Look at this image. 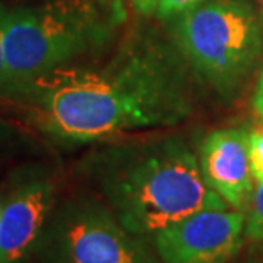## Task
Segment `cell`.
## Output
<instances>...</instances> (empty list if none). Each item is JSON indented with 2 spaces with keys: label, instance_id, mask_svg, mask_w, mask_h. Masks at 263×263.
Wrapping results in <instances>:
<instances>
[{
  "label": "cell",
  "instance_id": "9a60e30c",
  "mask_svg": "<svg viewBox=\"0 0 263 263\" xmlns=\"http://www.w3.org/2000/svg\"><path fill=\"white\" fill-rule=\"evenodd\" d=\"M238 263H263V258H255V256H251V258H245L243 261H238Z\"/></svg>",
  "mask_w": 263,
  "mask_h": 263
},
{
  "label": "cell",
  "instance_id": "8992f818",
  "mask_svg": "<svg viewBox=\"0 0 263 263\" xmlns=\"http://www.w3.org/2000/svg\"><path fill=\"white\" fill-rule=\"evenodd\" d=\"M246 214L205 209L160 229L153 246L161 263H231L245 241Z\"/></svg>",
  "mask_w": 263,
  "mask_h": 263
},
{
  "label": "cell",
  "instance_id": "7c38bea8",
  "mask_svg": "<svg viewBox=\"0 0 263 263\" xmlns=\"http://www.w3.org/2000/svg\"><path fill=\"white\" fill-rule=\"evenodd\" d=\"M134 10L143 15V17H151L153 14H156L160 0H131Z\"/></svg>",
  "mask_w": 263,
  "mask_h": 263
},
{
  "label": "cell",
  "instance_id": "8fae6325",
  "mask_svg": "<svg viewBox=\"0 0 263 263\" xmlns=\"http://www.w3.org/2000/svg\"><path fill=\"white\" fill-rule=\"evenodd\" d=\"M250 155L255 180L263 178V124L250 131Z\"/></svg>",
  "mask_w": 263,
  "mask_h": 263
},
{
  "label": "cell",
  "instance_id": "4fadbf2b",
  "mask_svg": "<svg viewBox=\"0 0 263 263\" xmlns=\"http://www.w3.org/2000/svg\"><path fill=\"white\" fill-rule=\"evenodd\" d=\"M10 85V78L7 71V61H5V48H4V31L0 24V90Z\"/></svg>",
  "mask_w": 263,
  "mask_h": 263
},
{
  "label": "cell",
  "instance_id": "ba28073f",
  "mask_svg": "<svg viewBox=\"0 0 263 263\" xmlns=\"http://www.w3.org/2000/svg\"><path fill=\"white\" fill-rule=\"evenodd\" d=\"M54 207V185L48 178L15 187L0 212V263L29 261Z\"/></svg>",
  "mask_w": 263,
  "mask_h": 263
},
{
  "label": "cell",
  "instance_id": "30bf717a",
  "mask_svg": "<svg viewBox=\"0 0 263 263\" xmlns=\"http://www.w3.org/2000/svg\"><path fill=\"white\" fill-rule=\"evenodd\" d=\"M207 0H160L156 15L160 19H170V17H180V15L197 9Z\"/></svg>",
  "mask_w": 263,
  "mask_h": 263
},
{
  "label": "cell",
  "instance_id": "277c9868",
  "mask_svg": "<svg viewBox=\"0 0 263 263\" xmlns=\"http://www.w3.org/2000/svg\"><path fill=\"white\" fill-rule=\"evenodd\" d=\"M10 83H31L63 66L99 39L90 9L53 4L39 9L0 10Z\"/></svg>",
  "mask_w": 263,
  "mask_h": 263
},
{
  "label": "cell",
  "instance_id": "5bb4252c",
  "mask_svg": "<svg viewBox=\"0 0 263 263\" xmlns=\"http://www.w3.org/2000/svg\"><path fill=\"white\" fill-rule=\"evenodd\" d=\"M253 107L256 110V114L263 119V70L260 73L258 83H256V90H255V97H253Z\"/></svg>",
  "mask_w": 263,
  "mask_h": 263
},
{
  "label": "cell",
  "instance_id": "5b68a950",
  "mask_svg": "<svg viewBox=\"0 0 263 263\" xmlns=\"http://www.w3.org/2000/svg\"><path fill=\"white\" fill-rule=\"evenodd\" d=\"M148 238L127 231L95 200H73L51 212L29 263H158Z\"/></svg>",
  "mask_w": 263,
  "mask_h": 263
},
{
  "label": "cell",
  "instance_id": "e0dca14e",
  "mask_svg": "<svg viewBox=\"0 0 263 263\" xmlns=\"http://www.w3.org/2000/svg\"><path fill=\"white\" fill-rule=\"evenodd\" d=\"M0 212H2V202H0Z\"/></svg>",
  "mask_w": 263,
  "mask_h": 263
},
{
  "label": "cell",
  "instance_id": "52a82bcc",
  "mask_svg": "<svg viewBox=\"0 0 263 263\" xmlns=\"http://www.w3.org/2000/svg\"><path fill=\"white\" fill-rule=\"evenodd\" d=\"M199 165L207 185L233 209H248L256 182L251 168L248 131L226 127L207 134L200 146Z\"/></svg>",
  "mask_w": 263,
  "mask_h": 263
},
{
  "label": "cell",
  "instance_id": "9c48e42d",
  "mask_svg": "<svg viewBox=\"0 0 263 263\" xmlns=\"http://www.w3.org/2000/svg\"><path fill=\"white\" fill-rule=\"evenodd\" d=\"M245 233L246 238L253 241H263V178L255 183L253 195L248 204Z\"/></svg>",
  "mask_w": 263,
  "mask_h": 263
},
{
  "label": "cell",
  "instance_id": "2e32d148",
  "mask_svg": "<svg viewBox=\"0 0 263 263\" xmlns=\"http://www.w3.org/2000/svg\"><path fill=\"white\" fill-rule=\"evenodd\" d=\"M99 2H102V4H110V5H116V4H119L121 0H99Z\"/></svg>",
  "mask_w": 263,
  "mask_h": 263
},
{
  "label": "cell",
  "instance_id": "ac0fdd59",
  "mask_svg": "<svg viewBox=\"0 0 263 263\" xmlns=\"http://www.w3.org/2000/svg\"><path fill=\"white\" fill-rule=\"evenodd\" d=\"M260 2H261V4H263V0H260Z\"/></svg>",
  "mask_w": 263,
  "mask_h": 263
},
{
  "label": "cell",
  "instance_id": "6da1fadb",
  "mask_svg": "<svg viewBox=\"0 0 263 263\" xmlns=\"http://www.w3.org/2000/svg\"><path fill=\"white\" fill-rule=\"evenodd\" d=\"M44 127L66 141L170 126L189 114L182 66L158 43H143L114 71L57 68L31 82Z\"/></svg>",
  "mask_w": 263,
  "mask_h": 263
},
{
  "label": "cell",
  "instance_id": "7a4b0ae2",
  "mask_svg": "<svg viewBox=\"0 0 263 263\" xmlns=\"http://www.w3.org/2000/svg\"><path fill=\"white\" fill-rule=\"evenodd\" d=\"M107 207L127 231L153 238L160 229L205 209H229L182 139L166 138L107 153L97 163Z\"/></svg>",
  "mask_w": 263,
  "mask_h": 263
},
{
  "label": "cell",
  "instance_id": "3957f363",
  "mask_svg": "<svg viewBox=\"0 0 263 263\" xmlns=\"http://www.w3.org/2000/svg\"><path fill=\"white\" fill-rule=\"evenodd\" d=\"M177 43L190 66L222 95L250 75L263 49V27L246 0H207L180 15Z\"/></svg>",
  "mask_w": 263,
  "mask_h": 263
}]
</instances>
